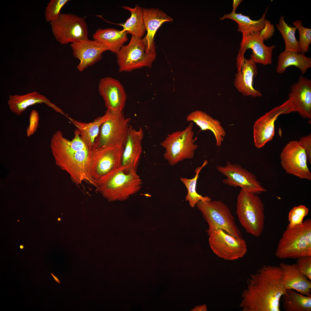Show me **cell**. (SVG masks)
<instances>
[{"instance_id":"obj_9","label":"cell","mask_w":311,"mask_h":311,"mask_svg":"<svg viewBox=\"0 0 311 311\" xmlns=\"http://www.w3.org/2000/svg\"><path fill=\"white\" fill-rule=\"evenodd\" d=\"M130 120L125 117L123 111H113L111 117L101 126L92 151L109 146H124Z\"/></svg>"},{"instance_id":"obj_40","label":"cell","mask_w":311,"mask_h":311,"mask_svg":"<svg viewBox=\"0 0 311 311\" xmlns=\"http://www.w3.org/2000/svg\"><path fill=\"white\" fill-rule=\"evenodd\" d=\"M243 1L242 0H233V10L232 12L236 13V10L238 6Z\"/></svg>"},{"instance_id":"obj_28","label":"cell","mask_w":311,"mask_h":311,"mask_svg":"<svg viewBox=\"0 0 311 311\" xmlns=\"http://www.w3.org/2000/svg\"><path fill=\"white\" fill-rule=\"evenodd\" d=\"M277 64L276 71L278 73H283L288 67L294 66L303 74L311 67V59L301 52L285 50L279 54Z\"/></svg>"},{"instance_id":"obj_21","label":"cell","mask_w":311,"mask_h":311,"mask_svg":"<svg viewBox=\"0 0 311 311\" xmlns=\"http://www.w3.org/2000/svg\"><path fill=\"white\" fill-rule=\"evenodd\" d=\"M256 64L251 58L244 57L240 71L235 75L234 86L244 96L256 97L262 96L259 90L255 89L253 85V78L258 73Z\"/></svg>"},{"instance_id":"obj_41","label":"cell","mask_w":311,"mask_h":311,"mask_svg":"<svg viewBox=\"0 0 311 311\" xmlns=\"http://www.w3.org/2000/svg\"><path fill=\"white\" fill-rule=\"evenodd\" d=\"M195 310L196 311H206L207 307L205 305L198 306L195 309Z\"/></svg>"},{"instance_id":"obj_15","label":"cell","mask_w":311,"mask_h":311,"mask_svg":"<svg viewBox=\"0 0 311 311\" xmlns=\"http://www.w3.org/2000/svg\"><path fill=\"white\" fill-rule=\"evenodd\" d=\"M293 105L289 99L260 117L255 123L253 128L254 145L257 148L263 147L273 138L275 132L274 122L282 114L293 112Z\"/></svg>"},{"instance_id":"obj_24","label":"cell","mask_w":311,"mask_h":311,"mask_svg":"<svg viewBox=\"0 0 311 311\" xmlns=\"http://www.w3.org/2000/svg\"><path fill=\"white\" fill-rule=\"evenodd\" d=\"M7 103L11 110L18 115H21L28 107L42 103H45L57 111L64 113L61 110L48 99L37 91L22 95H10Z\"/></svg>"},{"instance_id":"obj_39","label":"cell","mask_w":311,"mask_h":311,"mask_svg":"<svg viewBox=\"0 0 311 311\" xmlns=\"http://www.w3.org/2000/svg\"><path fill=\"white\" fill-rule=\"evenodd\" d=\"M300 144L304 149L307 157V161L311 164V134L303 136L298 141Z\"/></svg>"},{"instance_id":"obj_18","label":"cell","mask_w":311,"mask_h":311,"mask_svg":"<svg viewBox=\"0 0 311 311\" xmlns=\"http://www.w3.org/2000/svg\"><path fill=\"white\" fill-rule=\"evenodd\" d=\"M293 108L304 118L311 119V80L300 75L298 81L290 87L288 95Z\"/></svg>"},{"instance_id":"obj_11","label":"cell","mask_w":311,"mask_h":311,"mask_svg":"<svg viewBox=\"0 0 311 311\" xmlns=\"http://www.w3.org/2000/svg\"><path fill=\"white\" fill-rule=\"evenodd\" d=\"M209 236L210 247L220 258L234 260L243 257L247 252L246 242L242 238L235 237L220 229L215 231Z\"/></svg>"},{"instance_id":"obj_4","label":"cell","mask_w":311,"mask_h":311,"mask_svg":"<svg viewBox=\"0 0 311 311\" xmlns=\"http://www.w3.org/2000/svg\"><path fill=\"white\" fill-rule=\"evenodd\" d=\"M275 255L280 259L311 256V219L292 228L287 226L279 241Z\"/></svg>"},{"instance_id":"obj_7","label":"cell","mask_w":311,"mask_h":311,"mask_svg":"<svg viewBox=\"0 0 311 311\" xmlns=\"http://www.w3.org/2000/svg\"><path fill=\"white\" fill-rule=\"evenodd\" d=\"M116 55L120 72L150 68L156 57V50L149 49L144 38L134 36H132L129 43L123 45Z\"/></svg>"},{"instance_id":"obj_25","label":"cell","mask_w":311,"mask_h":311,"mask_svg":"<svg viewBox=\"0 0 311 311\" xmlns=\"http://www.w3.org/2000/svg\"><path fill=\"white\" fill-rule=\"evenodd\" d=\"M112 113L113 111L107 109L103 115L97 117L89 123L79 122L70 117L68 118L77 128L82 140L92 151L101 126L111 117Z\"/></svg>"},{"instance_id":"obj_1","label":"cell","mask_w":311,"mask_h":311,"mask_svg":"<svg viewBox=\"0 0 311 311\" xmlns=\"http://www.w3.org/2000/svg\"><path fill=\"white\" fill-rule=\"evenodd\" d=\"M246 283L239 305L242 311H280V299L287 289L279 266H263Z\"/></svg>"},{"instance_id":"obj_29","label":"cell","mask_w":311,"mask_h":311,"mask_svg":"<svg viewBox=\"0 0 311 311\" xmlns=\"http://www.w3.org/2000/svg\"><path fill=\"white\" fill-rule=\"evenodd\" d=\"M268 7L266 9L262 17L256 20H251L249 16L241 13L233 12L224 15L220 19L223 20L228 18L235 21L238 25V31L242 33V35L260 32L264 28L269 21L266 19Z\"/></svg>"},{"instance_id":"obj_19","label":"cell","mask_w":311,"mask_h":311,"mask_svg":"<svg viewBox=\"0 0 311 311\" xmlns=\"http://www.w3.org/2000/svg\"><path fill=\"white\" fill-rule=\"evenodd\" d=\"M98 90L107 109L123 111L125 106L127 96L120 81L111 77L103 78L100 80Z\"/></svg>"},{"instance_id":"obj_17","label":"cell","mask_w":311,"mask_h":311,"mask_svg":"<svg viewBox=\"0 0 311 311\" xmlns=\"http://www.w3.org/2000/svg\"><path fill=\"white\" fill-rule=\"evenodd\" d=\"M71 46L73 56L80 61L77 68L80 71L101 60L103 53L107 50L100 42L88 38L76 41Z\"/></svg>"},{"instance_id":"obj_26","label":"cell","mask_w":311,"mask_h":311,"mask_svg":"<svg viewBox=\"0 0 311 311\" xmlns=\"http://www.w3.org/2000/svg\"><path fill=\"white\" fill-rule=\"evenodd\" d=\"M186 120L188 122L195 123L202 130H208L211 131L214 134L216 140V145L220 147L222 145L226 132L218 120L213 118L206 113L200 110L190 113L187 117Z\"/></svg>"},{"instance_id":"obj_37","label":"cell","mask_w":311,"mask_h":311,"mask_svg":"<svg viewBox=\"0 0 311 311\" xmlns=\"http://www.w3.org/2000/svg\"><path fill=\"white\" fill-rule=\"evenodd\" d=\"M297 259L295 264L298 269L311 280V256L301 257Z\"/></svg>"},{"instance_id":"obj_14","label":"cell","mask_w":311,"mask_h":311,"mask_svg":"<svg viewBox=\"0 0 311 311\" xmlns=\"http://www.w3.org/2000/svg\"><path fill=\"white\" fill-rule=\"evenodd\" d=\"M217 169L227 177L223 181L226 185L234 187L239 186L248 192L256 195L267 191L254 174L240 164H232L228 161L224 166H217Z\"/></svg>"},{"instance_id":"obj_35","label":"cell","mask_w":311,"mask_h":311,"mask_svg":"<svg viewBox=\"0 0 311 311\" xmlns=\"http://www.w3.org/2000/svg\"><path fill=\"white\" fill-rule=\"evenodd\" d=\"M69 0H51L47 3L45 8V18L47 22H50L57 19L61 13L60 11Z\"/></svg>"},{"instance_id":"obj_12","label":"cell","mask_w":311,"mask_h":311,"mask_svg":"<svg viewBox=\"0 0 311 311\" xmlns=\"http://www.w3.org/2000/svg\"><path fill=\"white\" fill-rule=\"evenodd\" d=\"M280 157L281 166L287 173L301 179L311 180L306 154L298 141H289L282 149Z\"/></svg>"},{"instance_id":"obj_16","label":"cell","mask_w":311,"mask_h":311,"mask_svg":"<svg viewBox=\"0 0 311 311\" xmlns=\"http://www.w3.org/2000/svg\"><path fill=\"white\" fill-rule=\"evenodd\" d=\"M260 32L242 35L236 58L238 72L240 71L244 58V54L249 49L252 50L253 54L251 56V58L256 63L265 65L272 64V52L276 46L274 45L270 46L266 45Z\"/></svg>"},{"instance_id":"obj_30","label":"cell","mask_w":311,"mask_h":311,"mask_svg":"<svg viewBox=\"0 0 311 311\" xmlns=\"http://www.w3.org/2000/svg\"><path fill=\"white\" fill-rule=\"evenodd\" d=\"M122 8L130 12V17L124 23L119 25L123 28L122 30L127 33L142 38L146 31L144 22L143 15V8L136 4L134 8L127 6H123Z\"/></svg>"},{"instance_id":"obj_38","label":"cell","mask_w":311,"mask_h":311,"mask_svg":"<svg viewBox=\"0 0 311 311\" xmlns=\"http://www.w3.org/2000/svg\"><path fill=\"white\" fill-rule=\"evenodd\" d=\"M39 115L38 111L33 110L31 112L29 118V126L26 130V135L29 137L36 131L39 126Z\"/></svg>"},{"instance_id":"obj_43","label":"cell","mask_w":311,"mask_h":311,"mask_svg":"<svg viewBox=\"0 0 311 311\" xmlns=\"http://www.w3.org/2000/svg\"><path fill=\"white\" fill-rule=\"evenodd\" d=\"M20 248H21V249H22L23 248V246H22V245H21V246H20Z\"/></svg>"},{"instance_id":"obj_10","label":"cell","mask_w":311,"mask_h":311,"mask_svg":"<svg viewBox=\"0 0 311 311\" xmlns=\"http://www.w3.org/2000/svg\"><path fill=\"white\" fill-rule=\"evenodd\" d=\"M50 23L55 39L62 44L88 39L87 24L82 17L72 14H61Z\"/></svg>"},{"instance_id":"obj_13","label":"cell","mask_w":311,"mask_h":311,"mask_svg":"<svg viewBox=\"0 0 311 311\" xmlns=\"http://www.w3.org/2000/svg\"><path fill=\"white\" fill-rule=\"evenodd\" d=\"M124 147L109 146L92 151L90 171L95 181L121 166Z\"/></svg>"},{"instance_id":"obj_3","label":"cell","mask_w":311,"mask_h":311,"mask_svg":"<svg viewBox=\"0 0 311 311\" xmlns=\"http://www.w3.org/2000/svg\"><path fill=\"white\" fill-rule=\"evenodd\" d=\"M136 172L120 166L95 181L96 190L109 200L126 199L141 188L142 181Z\"/></svg>"},{"instance_id":"obj_23","label":"cell","mask_w":311,"mask_h":311,"mask_svg":"<svg viewBox=\"0 0 311 311\" xmlns=\"http://www.w3.org/2000/svg\"><path fill=\"white\" fill-rule=\"evenodd\" d=\"M279 266L282 270L284 285L286 289L295 290L305 295H311V280L299 270L295 263H282Z\"/></svg>"},{"instance_id":"obj_33","label":"cell","mask_w":311,"mask_h":311,"mask_svg":"<svg viewBox=\"0 0 311 311\" xmlns=\"http://www.w3.org/2000/svg\"><path fill=\"white\" fill-rule=\"evenodd\" d=\"M276 26L284 39L285 44V50L301 53L298 41L295 35L297 28L292 27L286 23L285 20V17L283 15L280 17L279 22L276 24Z\"/></svg>"},{"instance_id":"obj_42","label":"cell","mask_w":311,"mask_h":311,"mask_svg":"<svg viewBox=\"0 0 311 311\" xmlns=\"http://www.w3.org/2000/svg\"><path fill=\"white\" fill-rule=\"evenodd\" d=\"M51 274L53 276L54 280L56 281V282L59 284L60 283V280L57 277L54 276L52 273H51Z\"/></svg>"},{"instance_id":"obj_20","label":"cell","mask_w":311,"mask_h":311,"mask_svg":"<svg viewBox=\"0 0 311 311\" xmlns=\"http://www.w3.org/2000/svg\"><path fill=\"white\" fill-rule=\"evenodd\" d=\"M144 136L142 128L136 130L130 125L124 145L121 166L137 171L142 152Z\"/></svg>"},{"instance_id":"obj_32","label":"cell","mask_w":311,"mask_h":311,"mask_svg":"<svg viewBox=\"0 0 311 311\" xmlns=\"http://www.w3.org/2000/svg\"><path fill=\"white\" fill-rule=\"evenodd\" d=\"M207 163V161L205 160L201 166L196 169L195 170L196 174L194 178L191 179L182 177L180 178V180L185 185L187 189V194L185 197L186 201L189 202L190 206L192 208H194L199 201L206 202L211 200L208 197L203 196L199 195L196 191L197 181L199 177V173Z\"/></svg>"},{"instance_id":"obj_27","label":"cell","mask_w":311,"mask_h":311,"mask_svg":"<svg viewBox=\"0 0 311 311\" xmlns=\"http://www.w3.org/2000/svg\"><path fill=\"white\" fill-rule=\"evenodd\" d=\"M126 32L115 29H98L92 35L93 39L103 45L107 50L117 53L128 38Z\"/></svg>"},{"instance_id":"obj_5","label":"cell","mask_w":311,"mask_h":311,"mask_svg":"<svg viewBox=\"0 0 311 311\" xmlns=\"http://www.w3.org/2000/svg\"><path fill=\"white\" fill-rule=\"evenodd\" d=\"M236 213L247 232L260 236L264 229V205L256 194L241 189L237 197Z\"/></svg>"},{"instance_id":"obj_2","label":"cell","mask_w":311,"mask_h":311,"mask_svg":"<svg viewBox=\"0 0 311 311\" xmlns=\"http://www.w3.org/2000/svg\"><path fill=\"white\" fill-rule=\"evenodd\" d=\"M50 146L56 164L69 174L73 182L79 185L86 182L96 187L90 171L92 151L82 140L77 129L71 141L65 138L61 131H56Z\"/></svg>"},{"instance_id":"obj_6","label":"cell","mask_w":311,"mask_h":311,"mask_svg":"<svg viewBox=\"0 0 311 311\" xmlns=\"http://www.w3.org/2000/svg\"><path fill=\"white\" fill-rule=\"evenodd\" d=\"M196 206L208 224L206 230L208 236L220 229L235 237L242 238L230 209L222 201H199Z\"/></svg>"},{"instance_id":"obj_36","label":"cell","mask_w":311,"mask_h":311,"mask_svg":"<svg viewBox=\"0 0 311 311\" xmlns=\"http://www.w3.org/2000/svg\"><path fill=\"white\" fill-rule=\"evenodd\" d=\"M308 209L304 205L294 207L289 214V223L287 226L292 228L301 225L304 218L308 214Z\"/></svg>"},{"instance_id":"obj_8","label":"cell","mask_w":311,"mask_h":311,"mask_svg":"<svg viewBox=\"0 0 311 311\" xmlns=\"http://www.w3.org/2000/svg\"><path fill=\"white\" fill-rule=\"evenodd\" d=\"M193 124L190 122L185 129L168 134L160 145L165 149L164 158L172 166L186 159H192L198 146L195 144L192 131Z\"/></svg>"},{"instance_id":"obj_22","label":"cell","mask_w":311,"mask_h":311,"mask_svg":"<svg viewBox=\"0 0 311 311\" xmlns=\"http://www.w3.org/2000/svg\"><path fill=\"white\" fill-rule=\"evenodd\" d=\"M144 25L147 33L143 38L150 50H156L154 37L162 24L166 22H172L173 18L163 11L155 8H143Z\"/></svg>"},{"instance_id":"obj_34","label":"cell","mask_w":311,"mask_h":311,"mask_svg":"<svg viewBox=\"0 0 311 311\" xmlns=\"http://www.w3.org/2000/svg\"><path fill=\"white\" fill-rule=\"evenodd\" d=\"M292 24L299 32V38L298 41L301 52L304 54L308 52L309 46L311 42V29L303 26L302 21L299 20L293 22Z\"/></svg>"},{"instance_id":"obj_31","label":"cell","mask_w":311,"mask_h":311,"mask_svg":"<svg viewBox=\"0 0 311 311\" xmlns=\"http://www.w3.org/2000/svg\"><path fill=\"white\" fill-rule=\"evenodd\" d=\"M281 297L283 308L286 311H311V295H305L287 289Z\"/></svg>"}]
</instances>
